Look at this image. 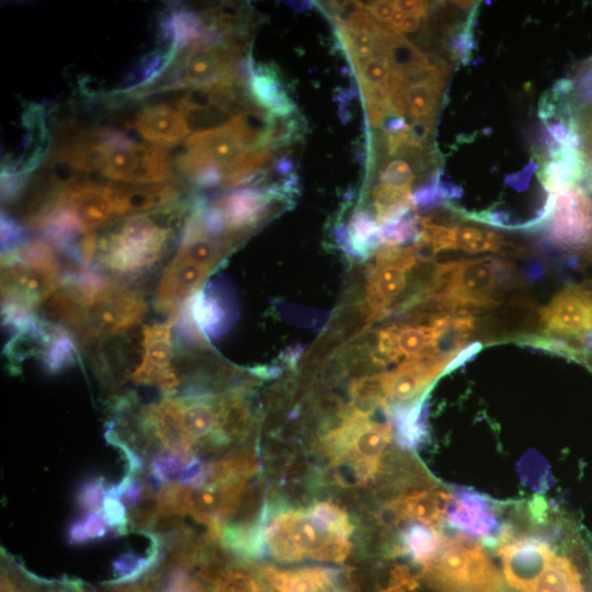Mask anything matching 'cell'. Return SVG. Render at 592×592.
<instances>
[{"mask_svg":"<svg viewBox=\"0 0 592 592\" xmlns=\"http://www.w3.org/2000/svg\"><path fill=\"white\" fill-rule=\"evenodd\" d=\"M456 57L464 64L468 62L473 52L471 29L466 25L460 33L456 34L452 42Z\"/></svg>","mask_w":592,"mask_h":592,"instance_id":"b9f144b4","label":"cell"},{"mask_svg":"<svg viewBox=\"0 0 592 592\" xmlns=\"http://www.w3.org/2000/svg\"><path fill=\"white\" fill-rule=\"evenodd\" d=\"M401 539L403 550L425 566L436 556L446 538L435 527L412 523L403 531Z\"/></svg>","mask_w":592,"mask_h":592,"instance_id":"484cf974","label":"cell"},{"mask_svg":"<svg viewBox=\"0 0 592 592\" xmlns=\"http://www.w3.org/2000/svg\"><path fill=\"white\" fill-rule=\"evenodd\" d=\"M219 209L227 225L228 234L242 241L257 230L278 208L286 203L270 195L263 187H240L210 202Z\"/></svg>","mask_w":592,"mask_h":592,"instance_id":"8fae6325","label":"cell"},{"mask_svg":"<svg viewBox=\"0 0 592 592\" xmlns=\"http://www.w3.org/2000/svg\"><path fill=\"white\" fill-rule=\"evenodd\" d=\"M55 159L76 171L130 185L168 182L172 164L164 147L134 141L112 128L83 130L60 146Z\"/></svg>","mask_w":592,"mask_h":592,"instance_id":"7a4b0ae2","label":"cell"},{"mask_svg":"<svg viewBox=\"0 0 592 592\" xmlns=\"http://www.w3.org/2000/svg\"><path fill=\"white\" fill-rule=\"evenodd\" d=\"M191 488L177 481L164 482L158 491L160 499V514H187Z\"/></svg>","mask_w":592,"mask_h":592,"instance_id":"836d02e7","label":"cell"},{"mask_svg":"<svg viewBox=\"0 0 592 592\" xmlns=\"http://www.w3.org/2000/svg\"><path fill=\"white\" fill-rule=\"evenodd\" d=\"M24 242L22 227L7 213L1 216V249L2 253L12 250Z\"/></svg>","mask_w":592,"mask_h":592,"instance_id":"ab89813d","label":"cell"},{"mask_svg":"<svg viewBox=\"0 0 592 592\" xmlns=\"http://www.w3.org/2000/svg\"><path fill=\"white\" fill-rule=\"evenodd\" d=\"M309 512L330 532L349 538L353 532L348 514L331 503H318Z\"/></svg>","mask_w":592,"mask_h":592,"instance_id":"d6a6232c","label":"cell"},{"mask_svg":"<svg viewBox=\"0 0 592 592\" xmlns=\"http://www.w3.org/2000/svg\"><path fill=\"white\" fill-rule=\"evenodd\" d=\"M420 19L421 18H419L417 15L407 14L403 22H402V24H401L399 34L415 32L420 26V22H421Z\"/></svg>","mask_w":592,"mask_h":592,"instance_id":"f907efd6","label":"cell"},{"mask_svg":"<svg viewBox=\"0 0 592 592\" xmlns=\"http://www.w3.org/2000/svg\"><path fill=\"white\" fill-rule=\"evenodd\" d=\"M187 463L181 455L163 449L152 458L148 469L159 475L164 482H170L180 479Z\"/></svg>","mask_w":592,"mask_h":592,"instance_id":"8d00e7d4","label":"cell"},{"mask_svg":"<svg viewBox=\"0 0 592 592\" xmlns=\"http://www.w3.org/2000/svg\"><path fill=\"white\" fill-rule=\"evenodd\" d=\"M49 241L34 239L2 253V306L29 311L47 301L66 283L70 269Z\"/></svg>","mask_w":592,"mask_h":592,"instance_id":"277c9868","label":"cell"},{"mask_svg":"<svg viewBox=\"0 0 592 592\" xmlns=\"http://www.w3.org/2000/svg\"><path fill=\"white\" fill-rule=\"evenodd\" d=\"M481 343L475 342L460 350L457 355L446 365L442 375L449 373L470 361L481 350Z\"/></svg>","mask_w":592,"mask_h":592,"instance_id":"f6af8a7d","label":"cell"},{"mask_svg":"<svg viewBox=\"0 0 592 592\" xmlns=\"http://www.w3.org/2000/svg\"><path fill=\"white\" fill-rule=\"evenodd\" d=\"M581 194L578 185L549 194L545 208L548 239L562 250L588 252L590 238Z\"/></svg>","mask_w":592,"mask_h":592,"instance_id":"4fadbf2b","label":"cell"},{"mask_svg":"<svg viewBox=\"0 0 592 592\" xmlns=\"http://www.w3.org/2000/svg\"><path fill=\"white\" fill-rule=\"evenodd\" d=\"M160 510L158 491L146 486L138 503L128 510L129 528L139 533L150 530L160 515Z\"/></svg>","mask_w":592,"mask_h":592,"instance_id":"4dcf8cb0","label":"cell"},{"mask_svg":"<svg viewBox=\"0 0 592 592\" xmlns=\"http://www.w3.org/2000/svg\"><path fill=\"white\" fill-rule=\"evenodd\" d=\"M146 314V300L137 289L94 266L71 271L44 308L46 320L72 331L88 345L124 334Z\"/></svg>","mask_w":592,"mask_h":592,"instance_id":"6da1fadb","label":"cell"},{"mask_svg":"<svg viewBox=\"0 0 592 592\" xmlns=\"http://www.w3.org/2000/svg\"><path fill=\"white\" fill-rule=\"evenodd\" d=\"M413 179L411 166L402 159L390 161L380 173V183L394 189H411Z\"/></svg>","mask_w":592,"mask_h":592,"instance_id":"f35d334b","label":"cell"},{"mask_svg":"<svg viewBox=\"0 0 592 592\" xmlns=\"http://www.w3.org/2000/svg\"><path fill=\"white\" fill-rule=\"evenodd\" d=\"M173 319L146 326L143 330V356L130 378L135 384L151 385L166 396H173L181 385L173 358Z\"/></svg>","mask_w":592,"mask_h":592,"instance_id":"9c48e42d","label":"cell"},{"mask_svg":"<svg viewBox=\"0 0 592 592\" xmlns=\"http://www.w3.org/2000/svg\"><path fill=\"white\" fill-rule=\"evenodd\" d=\"M580 93L589 101H592V69L588 70L580 82Z\"/></svg>","mask_w":592,"mask_h":592,"instance_id":"681fc988","label":"cell"},{"mask_svg":"<svg viewBox=\"0 0 592 592\" xmlns=\"http://www.w3.org/2000/svg\"><path fill=\"white\" fill-rule=\"evenodd\" d=\"M436 338V331L430 326H402L398 329V344L402 355L415 356L431 349Z\"/></svg>","mask_w":592,"mask_h":592,"instance_id":"f546056e","label":"cell"},{"mask_svg":"<svg viewBox=\"0 0 592 592\" xmlns=\"http://www.w3.org/2000/svg\"><path fill=\"white\" fill-rule=\"evenodd\" d=\"M286 4L293 8L296 12H301L314 7V3L310 1H287Z\"/></svg>","mask_w":592,"mask_h":592,"instance_id":"816d5d0a","label":"cell"},{"mask_svg":"<svg viewBox=\"0 0 592 592\" xmlns=\"http://www.w3.org/2000/svg\"><path fill=\"white\" fill-rule=\"evenodd\" d=\"M397 10L405 14L417 15L423 18L426 15L429 4L425 1H394Z\"/></svg>","mask_w":592,"mask_h":592,"instance_id":"bcb514c9","label":"cell"},{"mask_svg":"<svg viewBox=\"0 0 592 592\" xmlns=\"http://www.w3.org/2000/svg\"><path fill=\"white\" fill-rule=\"evenodd\" d=\"M498 542L504 579L519 592H524L533 583L556 554L549 540L542 536H515L503 530Z\"/></svg>","mask_w":592,"mask_h":592,"instance_id":"30bf717a","label":"cell"},{"mask_svg":"<svg viewBox=\"0 0 592 592\" xmlns=\"http://www.w3.org/2000/svg\"><path fill=\"white\" fill-rule=\"evenodd\" d=\"M193 203L182 202L148 214L132 215L110 225L98 236L92 266L117 280L150 272L168 254Z\"/></svg>","mask_w":592,"mask_h":592,"instance_id":"3957f363","label":"cell"},{"mask_svg":"<svg viewBox=\"0 0 592 592\" xmlns=\"http://www.w3.org/2000/svg\"><path fill=\"white\" fill-rule=\"evenodd\" d=\"M524 592H587L576 563L566 555L555 554Z\"/></svg>","mask_w":592,"mask_h":592,"instance_id":"603a6c76","label":"cell"},{"mask_svg":"<svg viewBox=\"0 0 592 592\" xmlns=\"http://www.w3.org/2000/svg\"><path fill=\"white\" fill-rule=\"evenodd\" d=\"M452 494L439 490L413 491L392 500L389 504L396 516L437 527L446 515Z\"/></svg>","mask_w":592,"mask_h":592,"instance_id":"ac0fdd59","label":"cell"},{"mask_svg":"<svg viewBox=\"0 0 592 592\" xmlns=\"http://www.w3.org/2000/svg\"><path fill=\"white\" fill-rule=\"evenodd\" d=\"M425 574L455 591L502 592L501 573L481 545L466 535L446 538L425 566Z\"/></svg>","mask_w":592,"mask_h":592,"instance_id":"52a82bcc","label":"cell"},{"mask_svg":"<svg viewBox=\"0 0 592 592\" xmlns=\"http://www.w3.org/2000/svg\"><path fill=\"white\" fill-rule=\"evenodd\" d=\"M267 551L282 561L314 558L343 561L351 549L349 538L326 528L310 512L287 511L275 515L265 528Z\"/></svg>","mask_w":592,"mask_h":592,"instance_id":"8992f818","label":"cell"},{"mask_svg":"<svg viewBox=\"0 0 592 592\" xmlns=\"http://www.w3.org/2000/svg\"><path fill=\"white\" fill-rule=\"evenodd\" d=\"M444 82H424L406 87V113L413 119L434 117Z\"/></svg>","mask_w":592,"mask_h":592,"instance_id":"83f0119b","label":"cell"},{"mask_svg":"<svg viewBox=\"0 0 592 592\" xmlns=\"http://www.w3.org/2000/svg\"><path fill=\"white\" fill-rule=\"evenodd\" d=\"M67 542L73 546H83L91 543V538L86 530L83 517L73 520L67 527Z\"/></svg>","mask_w":592,"mask_h":592,"instance_id":"ee69618b","label":"cell"},{"mask_svg":"<svg viewBox=\"0 0 592 592\" xmlns=\"http://www.w3.org/2000/svg\"><path fill=\"white\" fill-rule=\"evenodd\" d=\"M100 514L103 521L118 535L129 530V519L126 505L121 499L105 496Z\"/></svg>","mask_w":592,"mask_h":592,"instance_id":"74e56055","label":"cell"},{"mask_svg":"<svg viewBox=\"0 0 592 592\" xmlns=\"http://www.w3.org/2000/svg\"><path fill=\"white\" fill-rule=\"evenodd\" d=\"M323 592H341L340 590L335 589L334 587L329 588L328 590Z\"/></svg>","mask_w":592,"mask_h":592,"instance_id":"f5cc1de1","label":"cell"},{"mask_svg":"<svg viewBox=\"0 0 592 592\" xmlns=\"http://www.w3.org/2000/svg\"><path fill=\"white\" fill-rule=\"evenodd\" d=\"M267 508H263L257 520L250 523L223 526L219 528V540L229 550L243 558H259L267 551L265 528Z\"/></svg>","mask_w":592,"mask_h":592,"instance_id":"7402d4cb","label":"cell"},{"mask_svg":"<svg viewBox=\"0 0 592 592\" xmlns=\"http://www.w3.org/2000/svg\"><path fill=\"white\" fill-rule=\"evenodd\" d=\"M249 90L254 103L275 116L287 117L296 111V104L288 95L274 66L259 65L251 58Z\"/></svg>","mask_w":592,"mask_h":592,"instance_id":"e0dca14e","label":"cell"},{"mask_svg":"<svg viewBox=\"0 0 592 592\" xmlns=\"http://www.w3.org/2000/svg\"><path fill=\"white\" fill-rule=\"evenodd\" d=\"M231 292L224 283L213 282L195 293L174 320L177 333L201 341L218 338L230 329L237 316Z\"/></svg>","mask_w":592,"mask_h":592,"instance_id":"ba28073f","label":"cell"},{"mask_svg":"<svg viewBox=\"0 0 592 592\" xmlns=\"http://www.w3.org/2000/svg\"><path fill=\"white\" fill-rule=\"evenodd\" d=\"M196 580L206 592H269L260 579L241 567L207 568Z\"/></svg>","mask_w":592,"mask_h":592,"instance_id":"d4e9b609","label":"cell"},{"mask_svg":"<svg viewBox=\"0 0 592 592\" xmlns=\"http://www.w3.org/2000/svg\"><path fill=\"white\" fill-rule=\"evenodd\" d=\"M445 520L466 536L482 537L488 540H494V536L499 538L503 531L489 499L467 488H458L454 491Z\"/></svg>","mask_w":592,"mask_h":592,"instance_id":"5bb4252c","label":"cell"},{"mask_svg":"<svg viewBox=\"0 0 592 592\" xmlns=\"http://www.w3.org/2000/svg\"><path fill=\"white\" fill-rule=\"evenodd\" d=\"M432 382L428 376L400 364L394 372L388 373L387 391L390 403L408 402L425 391L428 385Z\"/></svg>","mask_w":592,"mask_h":592,"instance_id":"4316f807","label":"cell"},{"mask_svg":"<svg viewBox=\"0 0 592 592\" xmlns=\"http://www.w3.org/2000/svg\"><path fill=\"white\" fill-rule=\"evenodd\" d=\"M406 271L396 265L373 266L366 285V306L374 320L385 316L389 305L406 288Z\"/></svg>","mask_w":592,"mask_h":592,"instance_id":"ffe728a7","label":"cell"},{"mask_svg":"<svg viewBox=\"0 0 592 592\" xmlns=\"http://www.w3.org/2000/svg\"><path fill=\"white\" fill-rule=\"evenodd\" d=\"M260 573L277 592H323L333 587L337 579L334 570L320 567L297 570L263 567Z\"/></svg>","mask_w":592,"mask_h":592,"instance_id":"d6986e66","label":"cell"},{"mask_svg":"<svg viewBox=\"0 0 592 592\" xmlns=\"http://www.w3.org/2000/svg\"><path fill=\"white\" fill-rule=\"evenodd\" d=\"M107 487L105 479L101 476L86 478L76 492L78 506L87 512L100 513Z\"/></svg>","mask_w":592,"mask_h":592,"instance_id":"e575fe53","label":"cell"},{"mask_svg":"<svg viewBox=\"0 0 592 592\" xmlns=\"http://www.w3.org/2000/svg\"><path fill=\"white\" fill-rule=\"evenodd\" d=\"M273 169L278 175L285 178L295 172V164L291 158L283 156L275 161Z\"/></svg>","mask_w":592,"mask_h":592,"instance_id":"7dc6e473","label":"cell"},{"mask_svg":"<svg viewBox=\"0 0 592 592\" xmlns=\"http://www.w3.org/2000/svg\"><path fill=\"white\" fill-rule=\"evenodd\" d=\"M339 246L356 258H367L380 246V225L366 212L357 210L348 226H338Z\"/></svg>","mask_w":592,"mask_h":592,"instance_id":"44dd1931","label":"cell"},{"mask_svg":"<svg viewBox=\"0 0 592 592\" xmlns=\"http://www.w3.org/2000/svg\"><path fill=\"white\" fill-rule=\"evenodd\" d=\"M506 264L496 259L462 260L447 309L455 315H469L491 304V295L502 280L506 281Z\"/></svg>","mask_w":592,"mask_h":592,"instance_id":"7c38bea8","label":"cell"},{"mask_svg":"<svg viewBox=\"0 0 592 592\" xmlns=\"http://www.w3.org/2000/svg\"><path fill=\"white\" fill-rule=\"evenodd\" d=\"M132 127L143 138L161 147L178 145L191 133L184 115L173 103L143 107L132 122Z\"/></svg>","mask_w":592,"mask_h":592,"instance_id":"9a60e30c","label":"cell"},{"mask_svg":"<svg viewBox=\"0 0 592 592\" xmlns=\"http://www.w3.org/2000/svg\"><path fill=\"white\" fill-rule=\"evenodd\" d=\"M96 512H88L83 517L86 530L92 542L101 540L109 534L106 523Z\"/></svg>","mask_w":592,"mask_h":592,"instance_id":"7bdbcfd3","label":"cell"},{"mask_svg":"<svg viewBox=\"0 0 592 592\" xmlns=\"http://www.w3.org/2000/svg\"><path fill=\"white\" fill-rule=\"evenodd\" d=\"M249 84L250 70L243 46L198 41L179 52L169 67L148 86L146 93L174 89H210L231 81Z\"/></svg>","mask_w":592,"mask_h":592,"instance_id":"5b68a950","label":"cell"},{"mask_svg":"<svg viewBox=\"0 0 592 592\" xmlns=\"http://www.w3.org/2000/svg\"><path fill=\"white\" fill-rule=\"evenodd\" d=\"M358 9L367 11L378 23L388 24L396 11L394 1L353 2Z\"/></svg>","mask_w":592,"mask_h":592,"instance_id":"60d3db41","label":"cell"},{"mask_svg":"<svg viewBox=\"0 0 592 592\" xmlns=\"http://www.w3.org/2000/svg\"><path fill=\"white\" fill-rule=\"evenodd\" d=\"M398 326L391 325L377 331L376 348L372 357L375 365L384 366L402 356L398 344Z\"/></svg>","mask_w":592,"mask_h":592,"instance_id":"d590c367","label":"cell"},{"mask_svg":"<svg viewBox=\"0 0 592 592\" xmlns=\"http://www.w3.org/2000/svg\"><path fill=\"white\" fill-rule=\"evenodd\" d=\"M419 234L417 216H403L380 225V244L398 247L409 241L414 242Z\"/></svg>","mask_w":592,"mask_h":592,"instance_id":"1f68e13d","label":"cell"},{"mask_svg":"<svg viewBox=\"0 0 592 592\" xmlns=\"http://www.w3.org/2000/svg\"><path fill=\"white\" fill-rule=\"evenodd\" d=\"M428 391L429 389L408 402L390 403L385 409L392 436L396 443L403 448L415 449L428 440Z\"/></svg>","mask_w":592,"mask_h":592,"instance_id":"2e32d148","label":"cell"},{"mask_svg":"<svg viewBox=\"0 0 592 592\" xmlns=\"http://www.w3.org/2000/svg\"><path fill=\"white\" fill-rule=\"evenodd\" d=\"M505 241L503 237L490 230L475 226L455 227V247L469 253L499 251Z\"/></svg>","mask_w":592,"mask_h":592,"instance_id":"f1b7e54d","label":"cell"},{"mask_svg":"<svg viewBox=\"0 0 592 592\" xmlns=\"http://www.w3.org/2000/svg\"><path fill=\"white\" fill-rule=\"evenodd\" d=\"M163 34L170 41L169 53L175 55L183 48L202 39L206 32V22L187 9L172 10L162 24Z\"/></svg>","mask_w":592,"mask_h":592,"instance_id":"cb8c5ba5","label":"cell"},{"mask_svg":"<svg viewBox=\"0 0 592 592\" xmlns=\"http://www.w3.org/2000/svg\"><path fill=\"white\" fill-rule=\"evenodd\" d=\"M69 592H82L81 584H77L76 581L71 584ZM110 592H144L141 582L140 583H129L127 585H118L111 590Z\"/></svg>","mask_w":592,"mask_h":592,"instance_id":"c3c4849f","label":"cell"}]
</instances>
